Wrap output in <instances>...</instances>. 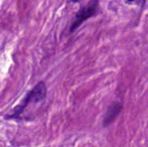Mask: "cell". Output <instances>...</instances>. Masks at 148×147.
Listing matches in <instances>:
<instances>
[{
	"label": "cell",
	"mask_w": 148,
	"mask_h": 147,
	"mask_svg": "<svg viewBox=\"0 0 148 147\" xmlns=\"http://www.w3.org/2000/svg\"><path fill=\"white\" fill-rule=\"evenodd\" d=\"M47 95V86L43 81H39L29 92L27 93L26 96L23 100V101L14 107L12 113L6 115L5 119L7 120H15L19 119L20 115L23 113L25 108L30 103H38L42 101Z\"/></svg>",
	"instance_id": "obj_1"
},
{
	"label": "cell",
	"mask_w": 148,
	"mask_h": 147,
	"mask_svg": "<svg viewBox=\"0 0 148 147\" xmlns=\"http://www.w3.org/2000/svg\"><path fill=\"white\" fill-rule=\"evenodd\" d=\"M100 0H91L88 4L82 6L75 14V19L70 26V32L75 31L86 20L95 16L99 11Z\"/></svg>",
	"instance_id": "obj_2"
},
{
	"label": "cell",
	"mask_w": 148,
	"mask_h": 147,
	"mask_svg": "<svg viewBox=\"0 0 148 147\" xmlns=\"http://www.w3.org/2000/svg\"><path fill=\"white\" fill-rule=\"evenodd\" d=\"M69 2H71V3H79L80 1H82V0H69Z\"/></svg>",
	"instance_id": "obj_4"
},
{
	"label": "cell",
	"mask_w": 148,
	"mask_h": 147,
	"mask_svg": "<svg viewBox=\"0 0 148 147\" xmlns=\"http://www.w3.org/2000/svg\"><path fill=\"white\" fill-rule=\"evenodd\" d=\"M127 1H134V0H127Z\"/></svg>",
	"instance_id": "obj_5"
},
{
	"label": "cell",
	"mask_w": 148,
	"mask_h": 147,
	"mask_svg": "<svg viewBox=\"0 0 148 147\" xmlns=\"http://www.w3.org/2000/svg\"><path fill=\"white\" fill-rule=\"evenodd\" d=\"M122 110V104L121 102H114L108 108V111L103 119V126H109L119 116Z\"/></svg>",
	"instance_id": "obj_3"
}]
</instances>
